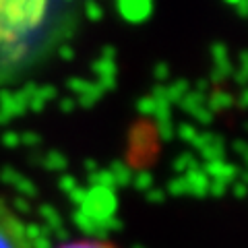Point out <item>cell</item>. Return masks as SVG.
Wrapping results in <instances>:
<instances>
[{"label":"cell","instance_id":"3957f363","mask_svg":"<svg viewBox=\"0 0 248 248\" xmlns=\"http://www.w3.org/2000/svg\"><path fill=\"white\" fill-rule=\"evenodd\" d=\"M56 248H120L114 242H108V240H91V238H83V240H71V242H64Z\"/></svg>","mask_w":248,"mask_h":248},{"label":"cell","instance_id":"7a4b0ae2","mask_svg":"<svg viewBox=\"0 0 248 248\" xmlns=\"http://www.w3.org/2000/svg\"><path fill=\"white\" fill-rule=\"evenodd\" d=\"M0 248H31L25 219L0 195Z\"/></svg>","mask_w":248,"mask_h":248},{"label":"cell","instance_id":"6da1fadb","mask_svg":"<svg viewBox=\"0 0 248 248\" xmlns=\"http://www.w3.org/2000/svg\"><path fill=\"white\" fill-rule=\"evenodd\" d=\"M54 6L46 2L0 4V68L21 64L42 42Z\"/></svg>","mask_w":248,"mask_h":248}]
</instances>
